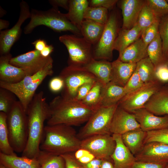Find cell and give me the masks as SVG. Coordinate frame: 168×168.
Instances as JSON below:
<instances>
[{"mask_svg":"<svg viewBox=\"0 0 168 168\" xmlns=\"http://www.w3.org/2000/svg\"><path fill=\"white\" fill-rule=\"evenodd\" d=\"M146 2L160 21L168 14V3L166 0H147Z\"/></svg>","mask_w":168,"mask_h":168,"instance_id":"38","label":"cell"},{"mask_svg":"<svg viewBox=\"0 0 168 168\" xmlns=\"http://www.w3.org/2000/svg\"><path fill=\"white\" fill-rule=\"evenodd\" d=\"M167 2L168 3V0H166Z\"/></svg>","mask_w":168,"mask_h":168,"instance_id":"60","label":"cell"},{"mask_svg":"<svg viewBox=\"0 0 168 168\" xmlns=\"http://www.w3.org/2000/svg\"><path fill=\"white\" fill-rule=\"evenodd\" d=\"M20 13L16 23L11 29L0 31V54L1 55L10 53V49L18 39L23 23L30 16L28 3L22 1L20 4Z\"/></svg>","mask_w":168,"mask_h":168,"instance_id":"14","label":"cell"},{"mask_svg":"<svg viewBox=\"0 0 168 168\" xmlns=\"http://www.w3.org/2000/svg\"><path fill=\"white\" fill-rule=\"evenodd\" d=\"M135 156L136 161L168 164V145L157 142L145 144Z\"/></svg>","mask_w":168,"mask_h":168,"instance_id":"16","label":"cell"},{"mask_svg":"<svg viewBox=\"0 0 168 168\" xmlns=\"http://www.w3.org/2000/svg\"><path fill=\"white\" fill-rule=\"evenodd\" d=\"M59 76L64 83L61 96L68 99H74L78 89L83 84L98 81L93 74L83 67L72 65H68L64 68Z\"/></svg>","mask_w":168,"mask_h":168,"instance_id":"8","label":"cell"},{"mask_svg":"<svg viewBox=\"0 0 168 168\" xmlns=\"http://www.w3.org/2000/svg\"><path fill=\"white\" fill-rule=\"evenodd\" d=\"M119 29L117 15L113 12L109 16L100 39L93 46L94 59L107 61L112 59L114 45Z\"/></svg>","mask_w":168,"mask_h":168,"instance_id":"10","label":"cell"},{"mask_svg":"<svg viewBox=\"0 0 168 168\" xmlns=\"http://www.w3.org/2000/svg\"><path fill=\"white\" fill-rule=\"evenodd\" d=\"M36 159L40 165V168H65V161L61 155L41 150Z\"/></svg>","mask_w":168,"mask_h":168,"instance_id":"34","label":"cell"},{"mask_svg":"<svg viewBox=\"0 0 168 168\" xmlns=\"http://www.w3.org/2000/svg\"><path fill=\"white\" fill-rule=\"evenodd\" d=\"M65 164V168H83L82 164L75 158L73 153L62 155Z\"/></svg>","mask_w":168,"mask_h":168,"instance_id":"46","label":"cell"},{"mask_svg":"<svg viewBox=\"0 0 168 168\" xmlns=\"http://www.w3.org/2000/svg\"><path fill=\"white\" fill-rule=\"evenodd\" d=\"M144 84L135 69L128 82L124 87L126 95L138 89L142 86Z\"/></svg>","mask_w":168,"mask_h":168,"instance_id":"43","label":"cell"},{"mask_svg":"<svg viewBox=\"0 0 168 168\" xmlns=\"http://www.w3.org/2000/svg\"><path fill=\"white\" fill-rule=\"evenodd\" d=\"M54 47L51 45H47L40 52L41 55L44 57H47L50 56V54L53 51Z\"/></svg>","mask_w":168,"mask_h":168,"instance_id":"55","label":"cell"},{"mask_svg":"<svg viewBox=\"0 0 168 168\" xmlns=\"http://www.w3.org/2000/svg\"><path fill=\"white\" fill-rule=\"evenodd\" d=\"M136 69L144 83L158 80L156 75L155 68L148 56L136 63Z\"/></svg>","mask_w":168,"mask_h":168,"instance_id":"32","label":"cell"},{"mask_svg":"<svg viewBox=\"0 0 168 168\" xmlns=\"http://www.w3.org/2000/svg\"><path fill=\"white\" fill-rule=\"evenodd\" d=\"M166 168H168V164H167Z\"/></svg>","mask_w":168,"mask_h":168,"instance_id":"59","label":"cell"},{"mask_svg":"<svg viewBox=\"0 0 168 168\" xmlns=\"http://www.w3.org/2000/svg\"><path fill=\"white\" fill-rule=\"evenodd\" d=\"M30 20L25 27V34L31 33L38 26L44 25L56 31H70L74 35L82 36L80 30L68 18L66 14L61 12L57 8L52 7L46 11L32 9Z\"/></svg>","mask_w":168,"mask_h":168,"instance_id":"4","label":"cell"},{"mask_svg":"<svg viewBox=\"0 0 168 168\" xmlns=\"http://www.w3.org/2000/svg\"><path fill=\"white\" fill-rule=\"evenodd\" d=\"M118 1L117 0H91L89 1V6L100 7L110 10L113 8Z\"/></svg>","mask_w":168,"mask_h":168,"instance_id":"45","label":"cell"},{"mask_svg":"<svg viewBox=\"0 0 168 168\" xmlns=\"http://www.w3.org/2000/svg\"><path fill=\"white\" fill-rule=\"evenodd\" d=\"M147 53L156 69L161 65H168V59L164 55L162 41L159 33L148 45Z\"/></svg>","mask_w":168,"mask_h":168,"instance_id":"31","label":"cell"},{"mask_svg":"<svg viewBox=\"0 0 168 168\" xmlns=\"http://www.w3.org/2000/svg\"><path fill=\"white\" fill-rule=\"evenodd\" d=\"M0 164L6 168H40L37 159L30 158L16 154L8 155L0 152Z\"/></svg>","mask_w":168,"mask_h":168,"instance_id":"26","label":"cell"},{"mask_svg":"<svg viewBox=\"0 0 168 168\" xmlns=\"http://www.w3.org/2000/svg\"><path fill=\"white\" fill-rule=\"evenodd\" d=\"M151 142L168 145V128L146 132L144 144Z\"/></svg>","mask_w":168,"mask_h":168,"instance_id":"40","label":"cell"},{"mask_svg":"<svg viewBox=\"0 0 168 168\" xmlns=\"http://www.w3.org/2000/svg\"><path fill=\"white\" fill-rule=\"evenodd\" d=\"M12 58L10 53L0 57V81L9 83H16L22 80L27 74L22 68L10 63Z\"/></svg>","mask_w":168,"mask_h":168,"instance_id":"19","label":"cell"},{"mask_svg":"<svg viewBox=\"0 0 168 168\" xmlns=\"http://www.w3.org/2000/svg\"><path fill=\"white\" fill-rule=\"evenodd\" d=\"M119 104L100 107L95 110L77 135L81 140L97 134H111L110 127L114 113Z\"/></svg>","mask_w":168,"mask_h":168,"instance_id":"9","label":"cell"},{"mask_svg":"<svg viewBox=\"0 0 168 168\" xmlns=\"http://www.w3.org/2000/svg\"><path fill=\"white\" fill-rule=\"evenodd\" d=\"M49 2L53 7L58 8V7H60L68 10L69 3L68 0H49Z\"/></svg>","mask_w":168,"mask_h":168,"instance_id":"52","label":"cell"},{"mask_svg":"<svg viewBox=\"0 0 168 168\" xmlns=\"http://www.w3.org/2000/svg\"><path fill=\"white\" fill-rule=\"evenodd\" d=\"M160 21L145 2L140 12L136 24L140 29L142 34L147 28Z\"/></svg>","mask_w":168,"mask_h":168,"instance_id":"37","label":"cell"},{"mask_svg":"<svg viewBox=\"0 0 168 168\" xmlns=\"http://www.w3.org/2000/svg\"><path fill=\"white\" fill-rule=\"evenodd\" d=\"M87 0H69L68 12L66 13L68 19L80 30L81 24L84 20V15L89 6Z\"/></svg>","mask_w":168,"mask_h":168,"instance_id":"30","label":"cell"},{"mask_svg":"<svg viewBox=\"0 0 168 168\" xmlns=\"http://www.w3.org/2000/svg\"><path fill=\"white\" fill-rule=\"evenodd\" d=\"M131 113L134 115L140 128L145 132L168 128V115L157 116L144 107Z\"/></svg>","mask_w":168,"mask_h":168,"instance_id":"17","label":"cell"},{"mask_svg":"<svg viewBox=\"0 0 168 168\" xmlns=\"http://www.w3.org/2000/svg\"><path fill=\"white\" fill-rule=\"evenodd\" d=\"M83 67L104 85L111 82L112 62L106 60H99L93 58Z\"/></svg>","mask_w":168,"mask_h":168,"instance_id":"25","label":"cell"},{"mask_svg":"<svg viewBox=\"0 0 168 168\" xmlns=\"http://www.w3.org/2000/svg\"><path fill=\"white\" fill-rule=\"evenodd\" d=\"M156 75L157 80L162 83L165 84L168 82V65L157 67L156 69Z\"/></svg>","mask_w":168,"mask_h":168,"instance_id":"48","label":"cell"},{"mask_svg":"<svg viewBox=\"0 0 168 168\" xmlns=\"http://www.w3.org/2000/svg\"><path fill=\"white\" fill-rule=\"evenodd\" d=\"M103 159L95 157L86 163L81 164L83 168H100Z\"/></svg>","mask_w":168,"mask_h":168,"instance_id":"51","label":"cell"},{"mask_svg":"<svg viewBox=\"0 0 168 168\" xmlns=\"http://www.w3.org/2000/svg\"><path fill=\"white\" fill-rule=\"evenodd\" d=\"M53 63L50 64L35 74L26 76L17 83H9L0 81V87L13 93L26 112L38 87L46 77L53 74Z\"/></svg>","mask_w":168,"mask_h":168,"instance_id":"6","label":"cell"},{"mask_svg":"<svg viewBox=\"0 0 168 168\" xmlns=\"http://www.w3.org/2000/svg\"><path fill=\"white\" fill-rule=\"evenodd\" d=\"M144 107L157 116L168 115V84L162 86Z\"/></svg>","mask_w":168,"mask_h":168,"instance_id":"21","label":"cell"},{"mask_svg":"<svg viewBox=\"0 0 168 168\" xmlns=\"http://www.w3.org/2000/svg\"><path fill=\"white\" fill-rule=\"evenodd\" d=\"M59 40L68 50V65L83 67L94 58L93 45L82 37L64 35Z\"/></svg>","mask_w":168,"mask_h":168,"instance_id":"7","label":"cell"},{"mask_svg":"<svg viewBox=\"0 0 168 168\" xmlns=\"http://www.w3.org/2000/svg\"><path fill=\"white\" fill-rule=\"evenodd\" d=\"M146 2L143 0L121 1L120 7L123 17L122 28L129 29L136 24L140 12Z\"/></svg>","mask_w":168,"mask_h":168,"instance_id":"20","label":"cell"},{"mask_svg":"<svg viewBox=\"0 0 168 168\" xmlns=\"http://www.w3.org/2000/svg\"><path fill=\"white\" fill-rule=\"evenodd\" d=\"M116 145L110 156L114 168H133L136 160L135 156L124 144L121 135L113 134Z\"/></svg>","mask_w":168,"mask_h":168,"instance_id":"18","label":"cell"},{"mask_svg":"<svg viewBox=\"0 0 168 168\" xmlns=\"http://www.w3.org/2000/svg\"><path fill=\"white\" fill-rule=\"evenodd\" d=\"M64 86L63 80L59 76L52 78L49 83L50 91L54 92H57L63 90Z\"/></svg>","mask_w":168,"mask_h":168,"instance_id":"49","label":"cell"},{"mask_svg":"<svg viewBox=\"0 0 168 168\" xmlns=\"http://www.w3.org/2000/svg\"><path fill=\"white\" fill-rule=\"evenodd\" d=\"M49 104L50 115L47 120L48 125H79L86 122L96 110L81 101L61 96L54 97Z\"/></svg>","mask_w":168,"mask_h":168,"instance_id":"2","label":"cell"},{"mask_svg":"<svg viewBox=\"0 0 168 168\" xmlns=\"http://www.w3.org/2000/svg\"><path fill=\"white\" fill-rule=\"evenodd\" d=\"M116 145L112 134H100L81 140V148L88 150L95 157L104 159L111 156Z\"/></svg>","mask_w":168,"mask_h":168,"instance_id":"13","label":"cell"},{"mask_svg":"<svg viewBox=\"0 0 168 168\" xmlns=\"http://www.w3.org/2000/svg\"><path fill=\"white\" fill-rule=\"evenodd\" d=\"M104 85L99 81H96L85 98L81 102L86 106L96 110Z\"/></svg>","mask_w":168,"mask_h":168,"instance_id":"36","label":"cell"},{"mask_svg":"<svg viewBox=\"0 0 168 168\" xmlns=\"http://www.w3.org/2000/svg\"><path fill=\"white\" fill-rule=\"evenodd\" d=\"M105 25L92 20L84 19L80 28L82 36L93 46L100 39Z\"/></svg>","mask_w":168,"mask_h":168,"instance_id":"29","label":"cell"},{"mask_svg":"<svg viewBox=\"0 0 168 168\" xmlns=\"http://www.w3.org/2000/svg\"><path fill=\"white\" fill-rule=\"evenodd\" d=\"M159 33L162 41L164 55L168 59V14L160 20Z\"/></svg>","mask_w":168,"mask_h":168,"instance_id":"41","label":"cell"},{"mask_svg":"<svg viewBox=\"0 0 168 168\" xmlns=\"http://www.w3.org/2000/svg\"><path fill=\"white\" fill-rule=\"evenodd\" d=\"M100 168H114L113 160L110 156L103 159Z\"/></svg>","mask_w":168,"mask_h":168,"instance_id":"54","label":"cell"},{"mask_svg":"<svg viewBox=\"0 0 168 168\" xmlns=\"http://www.w3.org/2000/svg\"><path fill=\"white\" fill-rule=\"evenodd\" d=\"M53 62L51 56L44 57L35 49L12 57L10 61L11 64L22 68L27 75L35 74Z\"/></svg>","mask_w":168,"mask_h":168,"instance_id":"12","label":"cell"},{"mask_svg":"<svg viewBox=\"0 0 168 168\" xmlns=\"http://www.w3.org/2000/svg\"><path fill=\"white\" fill-rule=\"evenodd\" d=\"M160 21H157L147 28L141 34V39L144 43L148 45L159 34Z\"/></svg>","mask_w":168,"mask_h":168,"instance_id":"42","label":"cell"},{"mask_svg":"<svg viewBox=\"0 0 168 168\" xmlns=\"http://www.w3.org/2000/svg\"><path fill=\"white\" fill-rule=\"evenodd\" d=\"M147 46L139 38L119 54L118 59L124 62L136 63L148 57Z\"/></svg>","mask_w":168,"mask_h":168,"instance_id":"24","label":"cell"},{"mask_svg":"<svg viewBox=\"0 0 168 168\" xmlns=\"http://www.w3.org/2000/svg\"><path fill=\"white\" fill-rule=\"evenodd\" d=\"M108 11V9L103 7L89 6L85 11L84 19L105 25L109 17Z\"/></svg>","mask_w":168,"mask_h":168,"instance_id":"35","label":"cell"},{"mask_svg":"<svg viewBox=\"0 0 168 168\" xmlns=\"http://www.w3.org/2000/svg\"><path fill=\"white\" fill-rule=\"evenodd\" d=\"M141 31L136 24L129 29H119L115 41L114 49L117 50L119 54L138 39L141 35Z\"/></svg>","mask_w":168,"mask_h":168,"instance_id":"27","label":"cell"},{"mask_svg":"<svg viewBox=\"0 0 168 168\" xmlns=\"http://www.w3.org/2000/svg\"><path fill=\"white\" fill-rule=\"evenodd\" d=\"M125 95L124 87L110 82L103 87L98 108L118 104Z\"/></svg>","mask_w":168,"mask_h":168,"instance_id":"23","label":"cell"},{"mask_svg":"<svg viewBox=\"0 0 168 168\" xmlns=\"http://www.w3.org/2000/svg\"><path fill=\"white\" fill-rule=\"evenodd\" d=\"M35 48V49L40 52L47 45L46 42L44 40L38 39L32 43Z\"/></svg>","mask_w":168,"mask_h":168,"instance_id":"53","label":"cell"},{"mask_svg":"<svg viewBox=\"0 0 168 168\" xmlns=\"http://www.w3.org/2000/svg\"><path fill=\"white\" fill-rule=\"evenodd\" d=\"M28 138L22 156L37 158L40 151V146L44 135V123L50 115L49 104L40 91L35 95L28 107Z\"/></svg>","mask_w":168,"mask_h":168,"instance_id":"1","label":"cell"},{"mask_svg":"<svg viewBox=\"0 0 168 168\" xmlns=\"http://www.w3.org/2000/svg\"><path fill=\"white\" fill-rule=\"evenodd\" d=\"M95 82L86 83L81 86L78 89L74 99L79 101L83 100L87 96Z\"/></svg>","mask_w":168,"mask_h":168,"instance_id":"47","label":"cell"},{"mask_svg":"<svg viewBox=\"0 0 168 168\" xmlns=\"http://www.w3.org/2000/svg\"><path fill=\"white\" fill-rule=\"evenodd\" d=\"M10 23L8 21L0 19V31L4 29L7 28L9 26Z\"/></svg>","mask_w":168,"mask_h":168,"instance_id":"56","label":"cell"},{"mask_svg":"<svg viewBox=\"0 0 168 168\" xmlns=\"http://www.w3.org/2000/svg\"><path fill=\"white\" fill-rule=\"evenodd\" d=\"M16 96L9 91L0 88V111L7 114L16 101Z\"/></svg>","mask_w":168,"mask_h":168,"instance_id":"39","label":"cell"},{"mask_svg":"<svg viewBox=\"0 0 168 168\" xmlns=\"http://www.w3.org/2000/svg\"><path fill=\"white\" fill-rule=\"evenodd\" d=\"M167 164L136 161L133 168H166Z\"/></svg>","mask_w":168,"mask_h":168,"instance_id":"50","label":"cell"},{"mask_svg":"<svg viewBox=\"0 0 168 168\" xmlns=\"http://www.w3.org/2000/svg\"><path fill=\"white\" fill-rule=\"evenodd\" d=\"M146 135V132L139 128L128 131L121 137L124 145L135 156L142 148Z\"/></svg>","mask_w":168,"mask_h":168,"instance_id":"28","label":"cell"},{"mask_svg":"<svg viewBox=\"0 0 168 168\" xmlns=\"http://www.w3.org/2000/svg\"><path fill=\"white\" fill-rule=\"evenodd\" d=\"M164 84L159 80L144 83L138 89L125 95L118 105L130 113L143 108L152 96Z\"/></svg>","mask_w":168,"mask_h":168,"instance_id":"11","label":"cell"},{"mask_svg":"<svg viewBox=\"0 0 168 168\" xmlns=\"http://www.w3.org/2000/svg\"><path fill=\"white\" fill-rule=\"evenodd\" d=\"M136 63L123 62L118 59L112 62L111 82L118 86L124 87L135 71Z\"/></svg>","mask_w":168,"mask_h":168,"instance_id":"22","label":"cell"},{"mask_svg":"<svg viewBox=\"0 0 168 168\" xmlns=\"http://www.w3.org/2000/svg\"><path fill=\"white\" fill-rule=\"evenodd\" d=\"M0 168H6L2 165L0 164Z\"/></svg>","mask_w":168,"mask_h":168,"instance_id":"58","label":"cell"},{"mask_svg":"<svg viewBox=\"0 0 168 168\" xmlns=\"http://www.w3.org/2000/svg\"><path fill=\"white\" fill-rule=\"evenodd\" d=\"M7 124L10 144L15 152H22L28 138L26 112L19 100L16 101L7 114Z\"/></svg>","mask_w":168,"mask_h":168,"instance_id":"5","label":"cell"},{"mask_svg":"<svg viewBox=\"0 0 168 168\" xmlns=\"http://www.w3.org/2000/svg\"><path fill=\"white\" fill-rule=\"evenodd\" d=\"M140 128L134 114L118 105L114 114L110 127L111 134H122Z\"/></svg>","mask_w":168,"mask_h":168,"instance_id":"15","label":"cell"},{"mask_svg":"<svg viewBox=\"0 0 168 168\" xmlns=\"http://www.w3.org/2000/svg\"><path fill=\"white\" fill-rule=\"evenodd\" d=\"M0 17H2L3 15L6 14V11H5L2 7H0Z\"/></svg>","mask_w":168,"mask_h":168,"instance_id":"57","label":"cell"},{"mask_svg":"<svg viewBox=\"0 0 168 168\" xmlns=\"http://www.w3.org/2000/svg\"><path fill=\"white\" fill-rule=\"evenodd\" d=\"M7 114L0 111V152L8 155L16 154L9 140Z\"/></svg>","mask_w":168,"mask_h":168,"instance_id":"33","label":"cell"},{"mask_svg":"<svg viewBox=\"0 0 168 168\" xmlns=\"http://www.w3.org/2000/svg\"><path fill=\"white\" fill-rule=\"evenodd\" d=\"M72 153L75 159L82 164L86 163L95 158L90 152L82 148Z\"/></svg>","mask_w":168,"mask_h":168,"instance_id":"44","label":"cell"},{"mask_svg":"<svg viewBox=\"0 0 168 168\" xmlns=\"http://www.w3.org/2000/svg\"><path fill=\"white\" fill-rule=\"evenodd\" d=\"M41 150L61 155L81 148V140L72 126L64 124L45 126Z\"/></svg>","mask_w":168,"mask_h":168,"instance_id":"3","label":"cell"}]
</instances>
